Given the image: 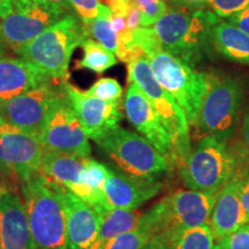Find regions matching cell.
<instances>
[{
	"label": "cell",
	"mask_w": 249,
	"mask_h": 249,
	"mask_svg": "<svg viewBox=\"0 0 249 249\" xmlns=\"http://www.w3.org/2000/svg\"><path fill=\"white\" fill-rule=\"evenodd\" d=\"M133 35L134 45L143 51L156 80L185 112L189 126H195L209 90L210 76L161 49L150 28H139L133 30Z\"/></svg>",
	"instance_id": "6da1fadb"
},
{
	"label": "cell",
	"mask_w": 249,
	"mask_h": 249,
	"mask_svg": "<svg viewBox=\"0 0 249 249\" xmlns=\"http://www.w3.org/2000/svg\"><path fill=\"white\" fill-rule=\"evenodd\" d=\"M35 249H68L61 186L37 173L21 186Z\"/></svg>",
	"instance_id": "7a4b0ae2"
},
{
	"label": "cell",
	"mask_w": 249,
	"mask_h": 249,
	"mask_svg": "<svg viewBox=\"0 0 249 249\" xmlns=\"http://www.w3.org/2000/svg\"><path fill=\"white\" fill-rule=\"evenodd\" d=\"M218 20L208 9L171 7L149 28L161 49L194 67L213 46L211 30Z\"/></svg>",
	"instance_id": "3957f363"
},
{
	"label": "cell",
	"mask_w": 249,
	"mask_h": 249,
	"mask_svg": "<svg viewBox=\"0 0 249 249\" xmlns=\"http://www.w3.org/2000/svg\"><path fill=\"white\" fill-rule=\"evenodd\" d=\"M88 36V28L82 20L70 13L24 44L17 53L51 80L66 83L71 54Z\"/></svg>",
	"instance_id": "277c9868"
},
{
	"label": "cell",
	"mask_w": 249,
	"mask_h": 249,
	"mask_svg": "<svg viewBox=\"0 0 249 249\" xmlns=\"http://www.w3.org/2000/svg\"><path fill=\"white\" fill-rule=\"evenodd\" d=\"M217 195L192 189L174 192L147 213H142L139 224L148 229L152 236H169L185 229L209 223Z\"/></svg>",
	"instance_id": "5b68a950"
},
{
	"label": "cell",
	"mask_w": 249,
	"mask_h": 249,
	"mask_svg": "<svg viewBox=\"0 0 249 249\" xmlns=\"http://www.w3.org/2000/svg\"><path fill=\"white\" fill-rule=\"evenodd\" d=\"M180 166L185 186L192 191L217 195L227 182L234 179V156L226 143L205 135L196 143Z\"/></svg>",
	"instance_id": "8992f818"
},
{
	"label": "cell",
	"mask_w": 249,
	"mask_h": 249,
	"mask_svg": "<svg viewBox=\"0 0 249 249\" xmlns=\"http://www.w3.org/2000/svg\"><path fill=\"white\" fill-rule=\"evenodd\" d=\"M127 65L129 82L134 83L144 93L172 136L176 144V163L180 165L192 150L189 144V124L185 112L156 80L142 50Z\"/></svg>",
	"instance_id": "52a82bcc"
},
{
	"label": "cell",
	"mask_w": 249,
	"mask_h": 249,
	"mask_svg": "<svg viewBox=\"0 0 249 249\" xmlns=\"http://www.w3.org/2000/svg\"><path fill=\"white\" fill-rule=\"evenodd\" d=\"M96 143L129 176L155 179L170 169V160L147 139L123 127L116 126Z\"/></svg>",
	"instance_id": "ba28073f"
},
{
	"label": "cell",
	"mask_w": 249,
	"mask_h": 249,
	"mask_svg": "<svg viewBox=\"0 0 249 249\" xmlns=\"http://www.w3.org/2000/svg\"><path fill=\"white\" fill-rule=\"evenodd\" d=\"M244 99V90L238 80L230 76H210L195 127L203 135L227 143L234 134Z\"/></svg>",
	"instance_id": "9c48e42d"
},
{
	"label": "cell",
	"mask_w": 249,
	"mask_h": 249,
	"mask_svg": "<svg viewBox=\"0 0 249 249\" xmlns=\"http://www.w3.org/2000/svg\"><path fill=\"white\" fill-rule=\"evenodd\" d=\"M67 14L70 9L49 0H14L11 12L1 20L6 48L18 52Z\"/></svg>",
	"instance_id": "30bf717a"
},
{
	"label": "cell",
	"mask_w": 249,
	"mask_h": 249,
	"mask_svg": "<svg viewBox=\"0 0 249 249\" xmlns=\"http://www.w3.org/2000/svg\"><path fill=\"white\" fill-rule=\"evenodd\" d=\"M66 83L51 80L13 98L0 101V120L38 139Z\"/></svg>",
	"instance_id": "8fae6325"
},
{
	"label": "cell",
	"mask_w": 249,
	"mask_h": 249,
	"mask_svg": "<svg viewBox=\"0 0 249 249\" xmlns=\"http://www.w3.org/2000/svg\"><path fill=\"white\" fill-rule=\"evenodd\" d=\"M88 136L77 119L66 90L59 96L45 121L39 142L44 150L89 157L91 152Z\"/></svg>",
	"instance_id": "7c38bea8"
},
{
	"label": "cell",
	"mask_w": 249,
	"mask_h": 249,
	"mask_svg": "<svg viewBox=\"0 0 249 249\" xmlns=\"http://www.w3.org/2000/svg\"><path fill=\"white\" fill-rule=\"evenodd\" d=\"M44 148L36 136L0 120V171L26 181L39 173Z\"/></svg>",
	"instance_id": "4fadbf2b"
},
{
	"label": "cell",
	"mask_w": 249,
	"mask_h": 249,
	"mask_svg": "<svg viewBox=\"0 0 249 249\" xmlns=\"http://www.w3.org/2000/svg\"><path fill=\"white\" fill-rule=\"evenodd\" d=\"M124 108L129 123L142 134L143 138L164 155L170 163L176 161V144L172 136L149 99L134 83H130L127 88Z\"/></svg>",
	"instance_id": "5bb4252c"
},
{
	"label": "cell",
	"mask_w": 249,
	"mask_h": 249,
	"mask_svg": "<svg viewBox=\"0 0 249 249\" xmlns=\"http://www.w3.org/2000/svg\"><path fill=\"white\" fill-rule=\"evenodd\" d=\"M65 90L87 136L95 142L118 126L123 118L119 102L93 97L68 82L65 85Z\"/></svg>",
	"instance_id": "9a60e30c"
},
{
	"label": "cell",
	"mask_w": 249,
	"mask_h": 249,
	"mask_svg": "<svg viewBox=\"0 0 249 249\" xmlns=\"http://www.w3.org/2000/svg\"><path fill=\"white\" fill-rule=\"evenodd\" d=\"M161 189V183L155 179L138 178L108 169L103 187L104 209H138L140 205L155 197Z\"/></svg>",
	"instance_id": "2e32d148"
},
{
	"label": "cell",
	"mask_w": 249,
	"mask_h": 249,
	"mask_svg": "<svg viewBox=\"0 0 249 249\" xmlns=\"http://www.w3.org/2000/svg\"><path fill=\"white\" fill-rule=\"evenodd\" d=\"M67 222L68 249H89L101 227L105 209L81 200L61 187Z\"/></svg>",
	"instance_id": "e0dca14e"
},
{
	"label": "cell",
	"mask_w": 249,
	"mask_h": 249,
	"mask_svg": "<svg viewBox=\"0 0 249 249\" xmlns=\"http://www.w3.org/2000/svg\"><path fill=\"white\" fill-rule=\"evenodd\" d=\"M0 249H35L22 196L0 186Z\"/></svg>",
	"instance_id": "ac0fdd59"
},
{
	"label": "cell",
	"mask_w": 249,
	"mask_h": 249,
	"mask_svg": "<svg viewBox=\"0 0 249 249\" xmlns=\"http://www.w3.org/2000/svg\"><path fill=\"white\" fill-rule=\"evenodd\" d=\"M39 173L95 205V198L85 182V158L64 152L44 150Z\"/></svg>",
	"instance_id": "d6986e66"
},
{
	"label": "cell",
	"mask_w": 249,
	"mask_h": 249,
	"mask_svg": "<svg viewBox=\"0 0 249 249\" xmlns=\"http://www.w3.org/2000/svg\"><path fill=\"white\" fill-rule=\"evenodd\" d=\"M247 223H249L248 217L239 192V178H234L217 194L209 220L214 240L217 242Z\"/></svg>",
	"instance_id": "ffe728a7"
},
{
	"label": "cell",
	"mask_w": 249,
	"mask_h": 249,
	"mask_svg": "<svg viewBox=\"0 0 249 249\" xmlns=\"http://www.w3.org/2000/svg\"><path fill=\"white\" fill-rule=\"evenodd\" d=\"M51 81L23 58H0V101L13 98Z\"/></svg>",
	"instance_id": "44dd1931"
},
{
	"label": "cell",
	"mask_w": 249,
	"mask_h": 249,
	"mask_svg": "<svg viewBox=\"0 0 249 249\" xmlns=\"http://www.w3.org/2000/svg\"><path fill=\"white\" fill-rule=\"evenodd\" d=\"M213 46L223 57L249 65V35L229 21L218 20L211 30Z\"/></svg>",
	"instance_id": "7402d4cb"
},
{
	"label": "cell",
	"mask_w": 249,
	"mask_h": 249,
	"mask_svg": "<svg viewBox=\"0 0 249 249\" xmlns=\"http://www.w3.org/2000/svg\"><path fill=\"white\" fill-rule=\"evenodd\" d=\"M142 213L136 211V209L105 210L98 234L89 249H101L116 236L132 231L138 225Z\"/></svg>",
	"instance_id": "603a6c76"
},
{
	"label": "cell",
	"mask_w": 249,
	"mask_h": 249,
	"mask_svg": "<svg viewBox=\"0 0 249 249\" xmlns=\"http://www.w3.org/2000/svg\"><path fill=\"white\" fill-rule=\"evenodd\" d=\"M81 46L83 58L75 62L74 70H90L102 74L117 64L116 54L96 40L86 38Z\"/></svg>",
	"instance_id": "cb8c5ba5"
},
{
	"label": "cell",
	"mask_w": 249,
	"mask_h": 249,
	"mask_svg": "<svg viewBox=\"0 0 249 249\" xmlns=\"http://www.w3.org/2000/svg\"><path fill=\"white\" fill-rule=\"evenodd\" d=\"M166 238L173 249H213L216 245L209 223L181 230Z\"/></svg>",
	"instance_id": "d4e9b609"
},
{
	"label": "cell",
	"mask_w": 249,
	"mask_h": 249,
	"mask_svg": "<svg viewBox=\"0 0 249 249\" xmlns=\"http://www.w3.org/2000/svg\"><path fill=\"white\" fill-rule=\"evenodd\" d=\"M111 9L103 5V7L97 15V18L92 21L91 24L86 26L88 28L89 35H92L93 38L97 39L103 46L113 52L114 54H119L120 44L117 33L112 28L111 24Z\"/></svg>",
	"instance_id": "484cf974"
},
{
	"label": "cell",
	"mask_w": 249,
	"mask_h": 249,
	"mask_svg": "<svg viewBox=\"0 0 249 249\" xmlns=\"http://www.w3.org/2000/svg\"><path fill=\"white\" fill-rule=\"evenodd\" d=\"M108 174V167L99 161L85 158V182L95 198V207L104 209V193L103 187Z\"/></svg>",
	"instance_id": "4316f807"
},
{
	"label": "cell",
	"mask_w": 249,
	"mask_h": 249,
	"mask_svg": "<svg viewBox=\"0 0 249 249\" xmlns=\"http://www.w3.org/2000/svg\"><path fill=\"white\" fill-rule=\"evenodd\" d=\"M151 238V233L138 223L132 231L116 236L107 242L101 249H141Z\"/></svg>",
	"instance_id": "83f0119b"
},
{
	"label": "cell",
	"mask_w": 249,
	"mask_h": 249,
	"mask_svg": "<svg viewBox=\"0 0 249 249\" xmlns=\"http://www.w3.org/2000/svg\"><path fill=\"white\" fill-rule=\"evenodd\" d=\"M87 93L107 102H120L123 97V87L116 79L102 77L87 90Z\"/></svg>",
	"instance_id": "f1b7e54d"
},
{
	"label": "cell",
	"mask_w": 249,
	"mask_h": 249,
	"mask_svg": "<svg viewBox=\"0 0 249 249\" xmlns=\"http://www.w3.org/2000/svg\"><path fill=\"white\" fill-rule=\"evenodd\" d=\"M142 14V28H149L169 9L164 0H132Z\"/></svg>",
	"instance_id": "f546056e"
},
{
	"label": "cell",
	"mask_w": 249,
	"mask_h": 249,
	"mask_svg": "<svg viewBox=\"0 0 249 249\" xmlns=\"http://www.w3.org/2000/svg\"><path fill=\"white\" fill-rule=\"evenodd\" d=\"M217 249H249V223L223 236L214 245Z\"/></svg>",
	"instance_id": "4dcf8cb0"
},
{
	"label": "cell",
	"mask_w": 249,
	"mask_h": 249,
	"mask_svg": "<svg viewBox=\"0 0 249 249\" xmlns=\"http://www.w3.org/2000/svg\"><path fill=\"white\" fill-rule=\"evenodd\" d=\"M70 4L79 14L85 26L92 23L103 7L99 0H70Z\"/></svg>",
	"instance_id": "1f68e13d"
},
{
	"label": "cell",
	"mask_w": 249,
	"mask_h": 249,
	"mask_svg": "<svg viewBox=\"0 0 249 249\" xmlns=\"http://www.w3.org/2000/svg\"><path fill=\"white\" fill-rule=\"evenodd\" d=\"M209 6L218 18H227L249 7V0H209Z\"/></svg>",
	"instance_id": "d6a6232c"
},
{
	"label": "cell",
	"mask_w": 249,
	"mask_h": 249,
	"mask_svg": "<svg viewBox=\"0 0 249 249\" xmlns=\"http://www.w3.org/2000/svg\"><path fill=\"white\" fill-rule=\"evenodd\" d=\"M173 8L180 9H205L209 6V0H170Z\"/></svg>",
	"instance_id": "836d02e7"
},
{
	"label": "cell",
	"mask_w": 249,
	"mask_h": 249,
	"mask_svg": "<svg viewBox=\"0 0 249 249\" xmlns=\"http://www.w3.org/2000/svg\"><path fill=\"white\" fill-rule=\"evenodd\" d=\"M226 20L238 28H240L241 30H244L245 33H247L249 35V7L245 8L244 11L238 12V13L231 15V17L227 18Z\"/></svg>",
	"instance_id": "e575fe53"
},
{
	"label": "cell",
	"mask_w": 249,
	"mask_h": 249,
	"mask_svg": "<svg viewBox=\"0 0 249 249\" xmlns=\"http://www.w3.org/2000/svg\"><path fill=\"white\" fill-rule=\"evenodd\" d=\"M239 192H240L241 203L244 205L249 222V176H246L241 179L239 178Z\"/></svg>",
	"instance_id": "d590c367"
},
{
	"label": "cell",
	"mask_w": 249,
	"mask_h": 249,
	"mask_svg": "<svg viewBox=\"0 0 249 249\" xmlns=\"http://www.w3.org/2000/svg\"><path fill=\"white\" fill-rule=\"evenodd\" d=\"M141 249H173V247L166 236L155 235Z\"/></svg>",
	"instance_id": "8d00e7d4"
},
{
	"label": "cell",
	"mask_w": 249,
	"mask_h": 249,
	"mask_svg": "<svg viewBox=\"0 0 249 249\" xmlns=\"http://www.w3.org/2000/svg\"><path fill=\"white\" fill-rule=\"evenodd\" d=\"M242 134H244V141L246 149L249 155V110L247 113L245 114L244 118V124H242Z\"/></svg>",
	"instance_id": "74e56055"
},
{
	"label": "cell",
	"mask_w": 249,
	"mask_h": 249,
	"mask_svg": "<svg viewBox=\"0 0 249 249\" xmlns=\"http://www.w3.org/2000/svg\"><path fill=\"white\" fill-rule=\"evenodd\" d=\"M14 0H0V20L6 18L11 12Z\"/></svg>",
	"instance_id": "f35d334b"
},
{
	"label": "cell",
	"mask_w": 249,
	"mask_h": 249,
	"mask_svg": "<svg viewBox=\"0 0 249 249\" xmlns=\"http://www.w3.org/2000/svg\"><path fill=\"white\" fill-rule=\"evenodd\" d=\"M5 48H6V45H5L4 38H2V34H1V21H0V57L4 54Z\"/></svg>",
	"instance_id": "ab89813d"
},
{
	"label": "cell",
	"mask_w": 249,
	"mask_h": 249,
	"mask_svg": "<svg viewBox=\"0 0 249 249\" xmlns=\"http://www.w3.org/2000/svg\"><path fill=\"white\" fill-rule=\"evenodd\" d=\"M49 1H52V2H57V4L64 6V7H66L67 9H70L71 11V4H70V0H49Z\"/></svg>",
	"instance_id": "60d3db41"
},
{
	"label": "cell",
	"mask_w": 249,
	"mask_h": 249,
	"mask_svg": "<svg viewBox=\"0 0 249 249\" xmlns=\"http://www.w3.org/2000/svg\"><path fill=\"white\" fill-rule=\"evenodd\" d=\"M213 249H217V248H213Z\"/></svg>",
	"instance_id": "b9f144b4"
}]
</instances>
